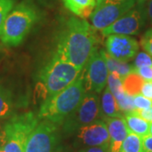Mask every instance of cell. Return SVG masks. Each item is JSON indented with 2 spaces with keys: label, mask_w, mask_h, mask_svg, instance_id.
<instances>
[{
  "label": "cell",
  "mask_w": 152,
  "mask_h": 152,
  "mask_svg": "<svg viewBox=\"0 0 152 152\" xmlns=\"http://www.w3.org/2000/svg\"><path fill=\"white\" fill-rule=\"evenodd\" d=\"M124 119L131 133H134L140 137H144L149 134L150 122L144 119L140 115H138L134 112V110L125 113Z\"/></svg>",
  "instance_id": "2e32d148"
},
{
  "label": "cell",
  "mask_w": 152,
  "mask_h": 152,
  "mask_svg": "<svg viewBox=\"0 0 152 152\" xmlns=\"http://www.w3.org/2000/svg\"><path fill=\"white\" fill-rule=\"evenodd\" d=\"M134 105L136 109L142 110V109L150 108L152 107V101L144 96L141 94H138L134 96H133Z\"/></svg>",
  "instance_id": "cb8c5ba5"
},
{
  "label": "cell",
  "mask_w": 152,
  "mask_h": 152,
  "mask_svg": "<svg viewBox=\"0 0 152 152\" xmlns=\"http://www.w3.org/2000/svg\"><path fill=\"white\" fill-rule=\"evenodd\" d=\"M150 66L152 67V56L147 53H140L136 55L134 68H140Z\"/></svg>",
  "instance_id": "603a6c76"
},
{
  "label": "cell",
  "mask_w": 152,
  "mask_h": 152,
  "mask_svg": "<svg viewBox=\"0 0 152 152\" xmlns=\"http://www.w3.org/2000/svg\"><path fill=\"white\" fill-rule=\"evenodd\" d=\"M98 1H100V0H96V3H97V2H98Z\"/></svg>",
  "instance_id": "d590c367"
},
{
  "label": "cell",
  "mask_w": 152,
  "mask_h": 152,
  "mask_svg": "<svg viewBox=\"0 0 152 152\" xmlns=\"http://www.w3.org/2000/svg\"><path fill=\"white\" fill-rule=\"evenodd\" d=\"M95 28L84 19L70 18L60 34L54 57L84 69L95 51L97 37Z\"/></svg>",
  "instance_id": "6da1fadb"
},
{
  "label": "cell",
  "mask_w": 152,
  "mask_h": 152,
  "mask_svg": "<svg viewBox=\"0 0 152 152\" xmlns=\"http://www.w3.org/2000/svg\"><path fill=\"white\" fill-rule=\"evenodd\" d=\"M145 80L135 72H132L123 79V87L124 91L131 96L140 94Z\"/></svg>",
  "instance_id": "ac0fdd59"
},
{
  "label": "cell",
  "mask_w": 152,
  "mask_h": 152,
  "mask_svg": "<svg viewBox=\"0 0 152 152\" xmlns=\"http://www.w3.org/2000/svg\"><path fill=\"white\" fill-rule=\"evenodd\" d=\"M119 152H144L142 137L130 132L123 143Z\"/></svg>",
  "instance_id": "44dd1931"
},
{
  "label": "cell",
  "mask_w": 152,
  "mask_h": 152,
  "mask_svg": "<svg viewBox=\"0 0 152 152\" xmlns=\"http://www.w3.org/2000/svg\"><path fill=\"white\" fill-rule=\"evenodd\" d=\"M107 86L110 89L111 92L113 93L114 97L116 98L117 102H119L127 95L123 87V79L120 77L118 73H109L107 79Z\"/></svg>",
  "instance_id": "ffe728a7"
},
{
  "label": "cell",
  "mask_w": 152,
  "mask_h": 152,
  "mask_svg": "<svg viewBox=\"0 0 152 152\" xmlns=\"http://www.w3.org/2000/svg\"><path fill=\"white\" fill-rule=\"evenodd\" d=\"M146 15V11L140 2L135 8L134 7L110 26L102 30V33L106 37L113 34L126 36L138 34L145 25Z\"/></svg>",
  "instance_id": "30bf717a"
},
{
  "label": "cell",
  "mask_w": 152,
  "mask_h": 152,
  "mask_svg": "<svg viewBox=\"0 0 152 152\" xmlns=\"http://www.w3.org/2000/svg\"><path fill=\"white\" fill-rule=\"evenodd\" d=\"M105 57H106L107 64L108 70L110 73H113V72L118 73L120 77L124 79L128 75H129L133 72L134 67L129 65L127 62H123V61L113 58V57L107 54V52H105Z\"/></svg>",
  "instance_id": "d6986e66"
},
{
  "label": "cell",
  "mask_w": 152,
  "mask_h": 152,
  "mask_svg": "<svg viewBox=\"0 0 152 152\" xmlns=\"http://www.w3.org/2000/svg\"><path fill=\"white\" fill-rule=\"evenodd\" d=\"M141 45L147 53L152 56V28L147 31L144 35L141 40Z\"/></svg>",
  "instance_id": "d4e9b609"
},
{
  "label": "cell",
  "mask_w": 152,
  "mask_h": 152,
  "mask_svg": "<svg viewBox=\"0 0 152 152\" xmlns=\"http://www.w3.org/2000/svg\"><path fill=\"white\" fill-rule=\"evenodd\" d=\"M4 143H5V134L4 128L0 127V147L4 146Z\"/></svg>",
  "instance_id": "4dcf8cb0"
},
{
  "label": "cell",
  "mask_w": 152,
  "mask_h": 152,
  "mask_svg": "<svg viewBox=\"0 0 152 152\" xmlns=\"http://www.w3.org/2000/svg\"><path fill=\"white\" fill-rule=\"evenodd\" d=\"M104 121L108 129L110 151L111 152H119L126 137L130 133L124 118H104Z\"/></svg>",
  "instance_id": "4fadbf2b"
},
{
  "label": "cell",
  "mask_w": 152,
  "mask_h": 152,
  "mask_svg": "<svg viewBox=\"0 0 152 152\" xmlns=\"http://www.w3.org/2000/svg\"><path fill=\"white\" fill-rule=\"evenodd\" d=\"M39 121L38 116L32 112L11 117L4 126V152H25L28 137Z\"/></svg>",
  "instance_id": "5b68a950"
},
{
  "label": "cell",
  "mask_w": 152,
  "mask_h": 152,
  "mask_svg": "<svg viewBox=\"0 0 152 152\" xmlns=\"http://www.w3.org/2000/svg\"><path fill=\"white\" fill-rule=\"evenodd\" d=\"M136 0H100L90 16L92 26L102 31L132 10Z\"/></svg>",
  "instance_id": "ba28073f"
},
{
  "label": "cell",
  "mask_w": 152,
  "mask_h": 152,
  "mask_svg": "<svg viewBox=\"0 0 152 152\" xmlns=\"http://www.w3.org/2000/svg\"><path fill=\"white\" fill-rule=\"evenodd\" d=\"M83 69L53 56L40 72L37 89L40 96L45 101L66 87L70 86L81 75Z\"/></svg>",
  "instance_id": "3957f363"
},
{
  "label": "cell",
  "mask_w": 152,
  "mask_h": 152,
  "mask_svg": "<svg viewBox=\"0 0 152 152\" xmlns=\"http://www.w3.org/2000/svg\"><path fill=\"white\" fill-rule=\"evenodd\" d=\"M133 72L138 74L145 81H152V67L145 66L140 68H134Z\"/></svg>",
  "instance_id": "484cf974"
},
{
  "label": "cell",
  "mask_w": 152,
  "mask_h": 152,
  "mask_svg": "<svg viewBox=\"0 0 152 152\" xmlns=\"http://www.w3.org/2000/svg\"><path fill=\"white\" fill-rule=\"evenodd\" d=\"M15 109L13 95L10 91L0 87V120L12 116Z\"/></svg>",
  "instance_id": "e0dca14e"
},
{
  "label": "cell",
  "mask_w": 152,
  "mask_h": 152,
  "mask_svg": "<svg viewBox=\"0 0 152 152\" xmlns=\"http://www.w3.org/2000/svg\"><path fill=\"white\" fill-rule=\"evenodd\" d=\"M79 152H111L110 146H95V147H86L82 149Z\"/></svg>",
  "instance_id": "f1b7e54d"
},
{
  "label": "cell",
  "mask_w": 152,
  "mask_h": 152,
  "mask_svg": "<svg viewBox=\"0 0 152 152\" xmlns=\"http://www.w3.org/2000/svg\"><path fill=\"white\" fill-rule=\"evenodd\" d=\"M134 112L144 119H145L148 122H152V107L150 108L142 109V110L135 109Z\"/></svg>",
  "instance_id": "83f0119b"
},
{
  "label": "cell",
  "mask_w": 152,
  "mask_h": 152,
  "mask_svg": "<svg viewBox=\"0 0 152 152\" xmlns=\"http://www.w3.org/2000/svg\"><path fill=\"white\" fill-rule=\"evenodd\" d=\"M37 13L32 5L22 3L12 10L6 18L0 39L9 47H17L23 42L37 20Z\"/></svg>",
  "instance_id": "277c9868"
},
{
  "label": "cell",
  "mask_w": 152,
  "mask_h": 152,
  "mask_svg": "<svg viewBox=\"0 0 152 152\" xmlns=\"http://www.w3.org/2000/svg\"><path fill=\"white\" fill-rule=\"evenodd\" d=\"M0 152H4V146L0 147Z\"/></svg>",
  "instance_id": "e575fe53"
},
{
  "label": "cell",
  "mask_w": 152,
  "mask_h": 152,
  "mask_svg": "<svg viewBox=\"0 0 152 152\" xmlns=\"http://www.w3.org/2000/svg\"><path fill=\"white\" fill-rule=\"evenodd\" d=\"M107 37L106 52L113 58L128 62L138 53L139 43L130 36L113 34Z\"/></svg>",
  "instance_id": "8fae6325"
},
{
  "label": "cell",
  "mask_w": 152,
  "mask_h": 152,
  "mask_svg": "<svg viewBox=\"0 0 152 152\" xmlns=\"http://www.w3.org/2000/svg\"><path fill=\"white\" fill-rule=\"evenodd\" d=\"M53 152H68V151H67V150H66L64 147L58 146L56 149H55V151Z\"/></svg>",
  "instance_id": "d6a6232c"
},
{
  "label": "cell",
  "mask_w": 152,
  "mask_h": 152,
  "mask_svg": "<svg viewBox=\"0 0 152 152\" xmlns=\"http://www.w3.org/2000/svg\"><path fill=\"white\" fill-rule=\"evenodd\" d=\"M59 139L58 124L48 120H40L28 137L25 152H53Z\"/></svg>",
  "instance_id": "9c48e42d"
},
{
  "label": "cell",
  "mask_w": 152,
  "mask_h": 152,
  "mask_svg": "<svg viewBox=\"0 0 152 152\" xmlns=\"http://www.w3.org/2000/svg\"><path fill=\"white\" fill-rule=\"evenodd\" d=\"M147 16L149 17V19L151 20V21L152 22V0H149L148 3V6H147Z\"/></svg>",
  "instance_id": "1f68e13d"
},
{
  "label": "cell",
  "mask_w": 152,
  "mask_h": 152,
  "mask_svg": "<svg viewBox=\"0 0 152 152\" xmlns=\"http://www.w3.org/2000/svg\"><path fill=\"white\" fill-rule=\"evenodd\" d=\"M140 94L152 101V81H145Z\"/></svg>",
  "instance_id": "4316f807"
},
{
  "label": "cell",
  "mask_w": 152,
  "mask_h": 152,
  "mask_svg": "<svg viewBox=\"0 0 152 152\" xmlns=\"http://www.w3.org/2000/svg\"><path fill=\"white\" fill-rule=\"evenodd\" d=\"M63 3L67 10L81 19L91 16L96 6V0H63Z\"/></svg>",
  "instance_id": "9a60e30c"
},
{
  "label": "cell",
  "mask_w": 152,
  "mask_h": 152,
  "mask_svg": "<svg viewBox=\"0 0 152 152\" xmlns=\"http://www.w3.org/2000/svg\"><path fill=\"white\" fill-rule=\"evenodd\" d=\"M109 73L105 51L96 48L82 71L86 92H102L107 83Z\"/></svg>",
  "instance_id": "52a82bcc"
},
{
  "label": "cell",
  "mask_w": 152,
  "mask_h": 152,
  "mask_svg": "<svg viewBox=\"0 0 152 152\" xmlns=\"http://www.w3.org/2000/svg\"><path fill=\"white\" fill-rule=\"evenodd\" d=\"M86 93L81 74L70 86L43 101L37 115L39 119L62 125L66 118L81 103Z\"/></svg>",
  "instance_id": "7a4b0ae2"
},
{
  "label": "cell",
  "mask_w": 152,
  "mask_h": 152,
  "mask_svg": "<svg viewBox=\"0 0 152 152\" xmlns=\"http://www.w3.org/2000/svg\"><path fill=\"white\" fill-rule=\"evenodd\" d=\"M100 113V100L97 94L86 92L81 103L63 123V130L66 134L76 133L82 127L98 120Z\"/></svg>",
  "instance_id": "8992f818"
},
{
  "label": "cell",
  "mask_w": 152,
  "mask_h": 152,
  "mask_svg": "<svg viewBox=\"0 0 152 152\" xmlns=\"http://www.w3.org/2000/svg\"><path fill=\"white\" fill-rule=\"evenodd\" d=\"M101 113L104 118H122V111L120 110L118 102L111 92L108 86L105 87L100 102Z\"/></svg>",
  "instance_id": "5bb4252c"
},
{
  "label": "cell",
  "mask_w": 152,
  "mask_h": 152,
  "mask_svg": "<svg viewBox=\"0 0 152 152\" xmlns=\"http://www.w3.org/2000/svg\"><path fill=\"white\" fill-rule=\"evenodd\" d=\"M76 138L80 144L86 147L110 146L108 129L104 120L98 119L80 128L76 132Z\"/></svg>",
  "instance_id": "7c38bea8"
},
{
  "label": "cell",
  "mask_w": 152,
  "mask_h": 152,
  "mask_svg": "<svg viewBox=\"0 0 152 152\" xmlns=\"http://www.w3.org/2000/svg\"><path fill=\"white\" fill-rule=\"evenodd\" d=\"M14 7V0H0V34L6 18Z\"/></svg>",
  "instance_id": "7402d4cb"
},
{
  "label": "cell",
  "mask_w": 152,
  "mask_h": 152,
  "mask_svg": "<svg viewBox=\"0 0 152 152\" xmlns=\"http://www.w3.org/2000/svg\"><path fill=\"white\" fill-rule=\"evenodd\" d=\"M149 134L152 136V122H150V132Z\"/></svg>",
  "instance_id": "836d02e7"
},
{
  "label": "cell",
  "mask_w": 152,
  "mask_h": 152,
  "mask_svg": "<svg viewBox=\"0 0 152 152\" xmlns=\"http://www.w3.org/2000/svg\"><path fill=\"white\" fill-rule=\"evenodd\" d=\"M144 152H152V136L148 134L142 137Z\"/></svg>",
  "instance_id": "f546056e"
}]
</instances>
